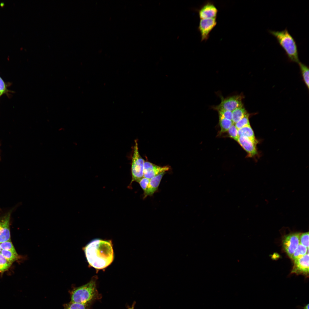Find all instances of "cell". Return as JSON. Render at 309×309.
<instances>
[{
  "instance_id": "1",
  "label": "cell",
  "mask_w": 309,
  "mask_h": 309,
  "mask_svg": "<svg viewBox=\"0 0 309 309\" xmlns=\"http://www.w3.org/2000/svg\"><path fill=\"white\" fill-rule=\"evenodd\" d=\"M84 250L88 263L96 269L106 268L113 260V250L110 241L94 239L85 247Z\"/></svg>"
},
{
  "instance_id": "2",
  "label": "cell",
  "mask_w": 309,
  "mask_h": 309,
  "mask_svg": "<svg viewBox=\"0 0 309 309\" xmlns=\"http://www.w3.org/2000/svg\"><path fill=\"white\" fill-rule=\"evenodd\" d=\"M269 32L276 38L285 51L289 60L298 63V50L296 42L286 29L281 31L270 30Z\"/></svg>"
},
{
  "instance_id": "3",
  "label": "cell",
  "mask_w": 309,
  "mask_h": 309,
  "mask_svg": "<svg viewBox=\"0 0 309 309\" xmlns=\"http://www.w3.org/2000/svg\"><path fill=\"white\" fill-rule=\"evenodd\" d=\"M96 280L89 282L75 289L71 294V302L88 304L96 299L98 296Z\"/></svg>"
},
{
  "instance_id": "4",
  "label": "cell",
  "mask_w": 309,
  "mask_h": 309,
  "mask_svg": "<svg viewBox=\"0 0 309 309\" xmlns=\"http://www.w3.org/2000/svg\"><path fill=\"white\" fill-rule=\"evenodd\" d=\"M135 142L131 163L132 179L128 188L130 187L132 182L134 181L138 182L144 177V166L145 161L139 153L137 140H135Z\"/></svg>"
},
{
  "instance_id": "5",
  "label": "cell",
  "mask_w": 309,
  "mask_h": 309,
  "mask_svg": "<svg viewBox=\"0 0 309 309\" xmlns=\"http://www.w3.org/2000/svg\"><path fill=\"white\" fill-rule=\"evenodd\" d=\"M221 102L218 105L212 106L213 109L217 110L223 109L232 111L236 108L243 106L242 100L244 98L243 94L235 95L224 98L219 95Z\"/></svg>"
},
{
  "instance_id": "6",
  "label": "cell",
  "mask_w": 309,
  "mask_h": 309,
  "mask_svg": "<svg viewBox=\"0 0 309 309\" xmlns=\"http://www.w3.org/2000/svg\"><path fill=\"white\" fill-rule=\"evenodd\" d=\"M300 234L296 233L288 234L285 236L283 240L284 249L290 258L300 243Z\"/></svg>"
},
{
  "instance_id": "7",
  "label": "cell",
  "mask_w": 309,
  "mask_h": 309,
  "mask_svg": "<svg viewBox=\"0 0 309 309\" xmlns=\"http://www.w3.org/2000/svg\"><path fill=\"white\" fill-rule=\"evenodd\" d=\"M11 209L0 217V243L11 239L10 223Z\"/></svg>"
},
{
  "instance_id": "8",
  "label": "cell",
  "mask_w": 309,
  "mask_h": 309,
  "mask_svg": "<svg viewBox=\"0 0 309 309\" xmlns=\"http://www.w3.org/2000/svg\"><path fill=\"white\" fill-rule=\"evenodd\" d=\"M217 23L216 18L200 19L198 29L200 33L201 41L208 39L210 33Z\"/></svg>"
},
{
  "instance_id": "9",
  "label": "cell",
  "mask_w": 309,
  "mask_h": 309,
  "mask_svg": "<svg viewBox=\"0 0 309 309\" xmlns=\"http://www.w3.org/2000/svg\"><path fill=\"white\" fill-rule=\"evenodd\" d=\"M170 168L168 165L161 167L149 162L145 161L144 164L143 176L150 179L161 173L168 171Z\"/></svg>"
},
{
  "instance_id": "10",
  "label": "cell",
  "mask_w": 309,
  "mask_h": 309,
  "mask_svg": "<svg viewBox=\"0 0 309 309\" xmlns=\"http://www.w3.org/2000/svg\"><path fill=\"white\" fill-rule=\"evenodd\" d=\"M291 273L296 274L308 275L309 273V254L294 260Z\"/></svg>"
},
{
  "instance_id": "11",
  "label": "cell",
  "mask_w": 309,
  "mask_h": 309,
  "mask_svg": "<svg viewBox=\"0 0 309 309\" xmlns=\"http://www.w3.org/2000/svg\"><path fill=\"white\" fill-rule=\"evenodd\" d=\"M200 19L216 18L218 10L213 2L208 1L205 3L198 10Z\"/></svg>"
},
{
  "instance_id": "12",
  "label": "cell",
  "mask_w": 309,
  "mask_h": 309,
  "mask_svg": "<svg viewBox=\"0 0 309 309\" xmlns=\"http://www.w3.org/2000/svg\"><path fill=\"white\" fill-rule=\"evenodd\" d=\"M241 146L247 152V156L251 157L257 155L258 151L256 145L248 138L243 136H239L237 141Z\"/></svg>"
},
{
  "instance_id": "13",
  "label": "cell",
  "mask_w": 309,
  "mask_h": 309,
  "mask_svg": "<svg viewBox=\"0 0 309 309\" xmlns=\"http://www.w3.org/2000/svg\"><path fill=\"white\" fill-rule=\"evenodd\" d=\"M165 173V172L161 173L150 179L147 188L144 192V199L148 196H152L158 190L161 179Z\"/></svg>"
},
{
  "instance_id": "14",
  "label": "cell",
  "mask_w": 309,
  "mask_h": 309,
  "mask_svg": "<svg viewBox=\"0 0 309 309\" xmlns=\"http://www.w3.org/2000/svg\"><path fill=\"white\" fill-rule=\"evenodd\" d=\"M238 134L239 136H243L246 137L256 145L258 142L250 126L245 127L238 130Z\"/></svg>"
},
{
  "instance_id": "15",
  "label": "cell",
  "mask_w": 309,
  "mask_h": 309,
  "mask_svg": "<svg viewBox=\"0 0 309 309\" xmlns=\"http://www.w3.org/2000/svg\"><path fill=\"white\" fill-rule=\"evenodd\" d=\"M243 105L237 108L232 111V121L235 124L247 113Z\"/></svg>"
},
{
  "instance_id": "16",
  "label": "cell",
  "mask_w": 309,
  "mask_h": 309,
  "mask_svg": "<svg viewBox=\"0 0 309 309\" xmlns=\"http://www.w3.org/2000/svg\"><path fill=\"white\" fill-rule=\"evenodd\" d=\"M233 124H234L231 120L226 119L219 115V124L220 128L219 134L227 132Z\"/></svg>"
},
{
  "instance_id": "17",
  "label": "cell",
  "mask_w": 309,
  "mask_h": 309,
  "mask_svg": "<svg viewBox=\"0 0 309 309\" xmlns=\"http://www.w3.org/2000/svg\"><path fill=\"white\" fill-rule=\"evenodd\" d=\"M298 64L304 82L308 89L309 87V70L308 67L300 62L298 63Z\"/></svg>"
},
{
  "instance_id": "18",
  "label": "cell",
  "mask_w": 309,
  "mask_h": 309,
  "mask_svg": "<svg viewBox=\"0 0 309 309\" xmlns=\"http://www.w3.org/2000/svg\"><path fill=\"white\" fill-rule=\"evenodd\" d=\"M307 253H308V249L300 243L291 258L294 260L301 258Z\"/></svg>"
},
{
  "instance_id": "19",
  "label": "cell",
  "mask_w": 309,
  "mask_h": 309,
  "mask_svg": "<svg viewBox=\"0 0 309 309\" xmlns=\"http://www.w3.org/2000/svg\"><path fill=\"white\" fill-rule=\"evenodd\" d=\"M249 114L247 113L243 118L234 124L238 130L250 126L249 120Z\"/></svg>"
},
{
  "instance_id": "20",
  "label": "cell",
  "mask_w": 309,
  "mask_h": 309,
  "mask_svg": "<svg viewBox=\"0 0 309 309\" xmlns=\"http://www.w3.org/2000/svg\"><path fill=\"white\" fill-rule=\"evenodd\" d=\"M0 253L7 260L12 263L18 259V255L15 254L9 251L2 249Z\"/></svg>"
},
{
  "instance_id": "21",
  "label": "cell",
  "mask_w": 309,
  "mask_h": 309,
  "mask_svg": "<svg viewBox=\"0 0 309 309\" xmlns=\"http://www.w3.org/2000/svg\"><path fill=\"white\" fill-rule=\"evenodd\" d=\"M12 263L7 260L0 253V272H4L10 267Z\"/></svg>"
},
{
  "instance_id": "22",
  "label": "cell",
  "mask_w": 309,
  "mask_h": 309,
  "mask_svg": "<svg viewBox=\"0 0 309 309\" xmlns=\"http://www.w3.org/2000/svg\"><path fill=\"white\" fill-rule=\"evenodd\" d=\"M0 246L1 249L9 251L15 254L18 255L11 240L0 243Z\"/></svg>"
},
{
  "instance_id": "23",
  "label": "cell",
  "mask_w": 309,
  "mask_h": 309,
  "mask_svg": "<svg viewBox=\"0 0 309 309\" xmlns=\"http://www.w3.org/2000/svg\"><path fill=\"white\" fill-rule=\"evenodd\" d=\"M229 136L233 140L237 141L239 137L238 130L234 124H233L227 131Z\"/></svg>"
},
{
  "instance_id": "24",
  "label": "cell",
  "mask_w": 309,
  "mask_h": 309,
  "mask_svg": "<svg viewBox=\"0 0 309 309\" xmlns=\"http://www.w3.org/2000/svg\"><path fill=\"white\" fill-rule=\"evenodd\" d=\"M300 243L307 248H309V232H306L300 233Z\"/></svg>"
},
{
  "instance_id": "25",
  "label": "cell",
  "mask_w": 309,
  "mask_h": 309,
  "mask_svg": "<svg viewBox=\"0 0 309 309\" xmlns=\"http://www.w3.org/2000/svg\"><path fill=\"white\" fill-rule=\"evenodd\" d=\"M88 304L71 302L65 309H87Z\"/></svg>"
},
{
  "instance_id": "26",
  "label": "cell",
  "mask_w": 309,
  "mask_h": 309,
  "mask_svg": "<svg viewBox=\"0 0 309 309\" xmlns=\"http://www.w3.org/2000/svg\"><path fill=\"white\" fill-rule=\"evenodd\" d=\"M217 111L219 115L232 120V111L223 109L219 110Z\"/></svg>"
},
{
  "instance_id": "27",
  "label": "cell",
  "mask_w": 309,
  "mask_h": 309,
  "mask_svg": "<svg viewBox=\"0 0 309 309\" xmlns=\"http://www.w3.org/2000/svg\"><path fill=\"white\" fill-rule=\"evenodd\" d=\"M150 179L143 177L138 182L140 187L145 192L146 191L150 182Z\"/></svg>"
},
{
  "instance_id": "28",
  "label": "cell",
  "mask_w": 309,
  "mask_h": 309,
  "mask_svg": "<svg viewBox=\"0 0 309 309\" xmlns=\"http://www.w3.org/2000/svg\"><path fill=\"white\" fill-rule=\"evenodd\" d=\"M0 91L3 94L6 91L5 84L1 77H0Z\"/></svg>"
},
{
  "instance_id": "29",
  "label": "cell",
  "mask_w": 309,
  "mask_h": 309,
  "mask_svg": "<svg viewBox=\"0 0 309 309\" xmlns=\"http://www.w3.org/2000/svg\"><path fill=\"white\" fill-rule=\"evenodd\" d=\"M303 309H309V304H308L306 305L303 307Z\"/></svg>"
},
{
  "instance_id": "30",
  "label": "cell",
  "mask_w": 309,
  "mask_h": 309,
  "mask_svg": "<svg viewBox=\"0 0 309 309\" xmlns=\"http://www.w3.org/2000/svg\"><path fill=\"white\" fill-rule=\"evenodd\" d=\"M3 94L0 91V97Z\"/></svg>"
},
{
  "instance_id": "31",
  "label": "cell",
  "mask_w": 309,
  "mask_h": 309,
  "mask_svg": "<svg viewBox=\"0 0 309 309\" xmlns=\"http://www.w3.org/2000/svg\"><path fill=\"white\" fill-rule=\"evenodd\" d=\"M128 309H134L133 307H132V308H129Z\"/></svg>"
},
{
  "instance_id": "32",
  "label": "cell",
  "mask_w": 309,
  "mask_h": 309,
  "mask_svg": "<svg viewBox=\"0 0 309 309\" xmlns=\"http://www.w3.org/2000/svg\"><path fill=\"white\" fill-rule=\"evenodd\" d=\"M1 250L2 249H1V248L0 246V253H1Z\"/></svg>"
}]
</instances>
